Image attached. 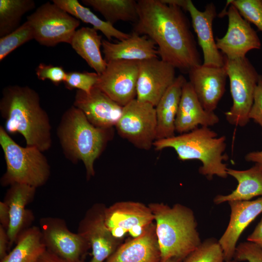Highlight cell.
<instances>
[{"label":"cell","mask_w":262,"mask_h":262,"mask_svg":"<svg viewBox=\"0 0 262 262\" xmlns=\"http://www.w3.org/2000/svg\"><path fill=\"white\" fill-rule=\"evenodd\" d=\"M137 10L133 32L154 42L161 60L186 72L201 65L190 23L181 8L161 0H139Z\"/></svg>","instance_id":"obj_1"},{"label":"cell","mask_w":262,"mask_h":262,"mask_svg":"<svg viewBox=\"0 0 262 262\" xmlns=\"http://www.w3.org/2000/svg\"><path fill=\"white\" fill-rule=\"evenodd\" d=\"M2 95L0 112L5 131L19 133L26 146L42 152L49 150L52 144L51 125L38 93L28 86L14 85L4 88Z\"/></svg>","instance_id":"obj_2"},{"label":"cell","mask_w":262,"mask_h":262,"mask_svg":"<svg viewBox=\"0 0 262 262\" xmlns=\"http://www.w3.org/2000/svg\"><path fill=\"white\" fill-rule=\"evenodd\" d=\"M156 221L155 230L161 262L185 259L202 243L193 211L180 204L148 205Z\"/></svg>","instance_id":"obj_3"},{"label":"cell","mask_w":262,"mask_h":262,"mask_svg":"<svg viewBox=\"0 0 262 262\" xmlns=\"http://www.w3.org/2000/svg\"><path fill=\"white\" fill-rule=\"evenodd\" d=\"M156 150L172 148L181 161L197 160L202 165L199 173L212 180L213 176L227 178V165L223 162L229 156L225 153L227 144L225 136L218 134L208 127L197 128L188 132L155 141Z\"/></svg>","instance_id":"obj_4"},{"label":"cell","mask_w":262,"mask_h":262,"mask_svg":"<svg viewBox=\"0 0 262 262\" xmlns=\"http://www.w3.org/2000/svg\"><path fill=\"white\" fill-rule=\"evenodd\" d=\"M110 131L94 126L74 105L61 117L57 134L64 153L72 163H83L87 179L95 175L94 163L110 138Z\"/></svg>","instance_id":"obj_5"},{"label":"cell","mask_w":262,"mask_h":262,"mask_svg":"<svg viewBox=\"0 0 262 262\" xmlns=\"http://www.w3.org/2000/svg\"><path fill=\"white\" fill-rule=\"evenodd\" d=\"M0 145L6 165L0 180L2 185L24 184L36 188L46 183L50 167L43 152L35 147L19 145L1 126Z\"/></svg>","instance_id":"obj_6"},{"label":"cell","mask_w":262,"mask_h":262,"mask_svg":"<svg viewBox=\"0 0 262 262\" xmlns=\"http://www.w3.org/2000/svg\"><path fill=\"white\" fill-rule=\"evenodd\" d=\"M224 66L229 80L232 105L225 113L231 125L245 127L254 100L260 75L246 57L229 59L225 56Z\"/></svg>","instance_id":"obj_7"},{"label":"cell","mask_w":262,"mask_h":262,"mask_svg":"<svg viewBox=\"0 0 262 262\" xmlns=\"http://www.w3.org/2000/svg\"><path fill=\"white\" fill-rule=\"evenodd\" d=\"M27 21L33 29L34 39L47 47L60 43L70 44L80 24L79 19L49 1L39 6L27 17Z\"/></svg>","instance_id":"obj_8"},{"label":"cell","mask_w":262,"mask_h":262,"mask_svg":"<svg viewBox=\"0 0 262 262\" xmlns=\"http://www.w3.org/2000/svg\"><path fill=\"white\" fill-rule=\"evenodd\" d=\"M115 127L118 134L134 146L149 149L156 139L155 107L134 99L123 107Z\"/></svg>","instance_id":"obj_9"},{"label":"cell","mask_w":262,"mask_h":262,"mask_svg":"<svg viewBox=\"0 0 262 262\" xmlns=\"http://www.w3.org/2000/svg\"><path fill=\"white\" fill-rule=\"evenodd\" d=\"M228 6L219 14V17L227 16L228 25L225 35L222 38H215L216 46L228 59L244 58L249 51L260 49L261 42L250 23L234 6L226 5Z\"/></svg>","instance_id":"obj_10"},{"label":"cell","mask_w":262,"mask_h":262,"mask_svg":"<svg viewBox=\"0 0 262 262\" xmlns=\"http://www.w3.org/2000/svg\"><path fill=\"white\" fill-rule=\"evenodd\" d=\"M107 63L95 86L123 107L136 98L139 62L114 60Z\"/></svg>","instance_id":"obj_11"},{"label":"cell","mask_w":262,"mask_h":262,"mask_svg":"<svg viewBox=\"0 0 262 262\" xmlns=\"http://www.w3.org/2000/svg\"><path fill=\"white\" fill-rule=\"evenodd\" d=\"M104 219L107 229L117 239L126 233L133 238L140 236L154 218L149 206L137 202L124 201L105 208Z\"/></svg>","instance_id":"obj_12"},{"label":"cell","mask_w":262,"mask_h":262,"mask_svg":"<svg viewBox=\"0 0 262 262\" xmlns=\"http://www.w3.org/2000/svg\"><path fill=\"white\" fill-rule=\"evenodd\" d=\"M39 223L47 249L67 262H81L82 256L90 246L83 237L70 231L65 220L58 217H43Z\"/></svg>","instance_id":"obj_13"},{"label":"cell","mask_w":262,"mask_h":262,"mask_svg":"<svg viewBox=\"0 0 262 262\" xmlns=\"http://www.w3.org/2000/svg\"><path fill=\"white\" fill-rule=\"evenodd\" d=\"M175 69L159 58L139 62L136 98L155 107L176 78Z\"/></svg>","instance_id":"obj_14"},{"label":"cell","mask_w":262,"mask_h":262,"mask_svg":"<svg viewBox=\"0 0 262 262\" xmlns=\"http://www.w3.org/2000/svg\"><path fill=\"white\" fill-rule=\"evenodd\" d=\"M102 205H94L80 221L78 233L89 244L92 257L90 262H103L114 252L116 240L105 223Z\"/></svg>","instance_id":"obj_15"},{"label":"cell","mask_w":262,"mask_h":262,"mask_svg":"<svg viewBox=\"0 0 262 262\" xmlns=\"http://www.w3.org/2000/svg\"><path fill=\"white\" fill-rule=\"evenodd\" d=\"M73 105L81 110L92 125L103 129L115 126L123 108L95 86L89 93L77 90Z\"/></svg>","instance_id":"obj_16"},{"label":"cell","mask_w":262,"mask_h":262,"mask_svg":"<svg viewBox=\"0 0 262 262\" xmlns=\"http://www.w3.org/2000/svg\"><path fill=\"white\" fill-rule=\"evenodd\" d=\"M188 73L189 82L202 107L213 112L225 92L228 75L224 66L201 64L193 67Z\"/></svg>","instance_id":"obj_17"},{"label":"cell","mask_w":262,"mask_h":262,"mask_svg":"<svg viewBox=\"0 0 262 262\" xmlns=\"http://www.w3.org/2000/svg\"><path fill=\"white\" fill-rule=\"evenodd\" d=\"M230 208L229 221L218 243L225 261L233 259L237 243L249 224L262 213V196L254 200L228 202Z\"/></svg>","instance_id":"obj_18"},{"label":"cell","mask_w":262,"mask_h":262,"mask_svg":"<svg viewBox=\"0 0 262 262\" xmlns=\"http://www.w3.org/2000/svg\"><path fill=\"white\" fill-rule=\"evenodd\" d=\"M186 11L190 14L192 26L203 55V65L222 67L225 64V56L218 49L214 38L213 23L217 16L213 2L207 4L203 11H199L191 0H188Z\"/></svg>","instance_id":"obj_19"},{"label":"cell","mask_w":262,"mask_h":262,"mask_svg":"<svg viewBox=\"0 0 262 262\" xmlns=\"http://www.w3.org/2000/svg\"><path fill=\"white\" fill-rule=\"evenodd\" d=\"M219 118L214 112H208L202 107L191 83L184 84L175 121L176 131L181 134L197 128L213 126Z\"/></svg>","instance_id":"obj_20"},{"label":"cell","mask_w":262,"mask_h":262,"mask_svg":"<svg viewBox=\"0 0 262 262\" xmlns=\"http://www.w3.org/2000/svg\"><path fill=\"white\" fill-rule=\"evenodd\" d=\"M102 48L104 59L107 63L114 60L140 62L159 58L155 42L147 36L135 32L129 38L117 43L102 39Z\"/></svg>","instance_id":"obj_21"},{"label":"cell","mask_w":262,"mask_h":262,"mask_svg":"<svg viewBox=\"0 0 262 262\" xmlns=\"http://www.w3.org/2000/svg\"><path fill=\"white\" fill-rule=\"evenodd\" d=\"M36 188L24 184L10 185L4 199L7 204L10 215L8 228L7 229L9 238V246L16 242L19 234L25 229L33 216L32 213L26 210V205L34 196Z\"/></svg>","instance_id":"obj_22"},{"label":"cell","mask_w":262,"mask_h":262,"mask_svg":"<svg viewBox=\"0 0 262 262\" xmlns=\"http://www.w3.org/2000/svg\"><path fill=\"white\" fill-rule=\"evenodd\" d=\"M155 226L151 224L139 236L121 245L106 262H161Z\"/></svg>","instance_id":"obj_23"},{"label":"cell","mask_w":262,"mask_h":262,"mask_svg":"<svg viewBox=\"0 0 262 262\" xmlns=\"http://www.w3.org/2000/svg\"><path fill=\"white\" fill-rule=\"evenodd\" d=\"M186 82L183 75H180L177 77L155 106L157 119L156 140L175 135L176 116L182 88Z\"/></svg>","instance_id":"obj_24"},{"label":"cell","mask_w":262,"mask_h":262,"mask_svg":"<svg viewBox=\"0 0 262 262\" xmlns=\"http://www.w3.org/2000/svg\"><path fill=\"white\" fill-rule=\"evenodd\" d=\"M228 175L234 178L238 185L228 195H218L213 198L216 205L233 201H247L262 196V169L256 164L243 170L228 168Z\"/></svg>","instance_id":"obj_25"},{"label":"cell","mask_w":262,"mask_h":262,"mask_svg":"<svg viewBox=\"0 0 262 262\" xmlns=\"http://www.w3.org/2000/svg\"><path fill=\"white\" fill-rule=\"evenodd\" d=\"M102 41L101 35L95 29L82 27L76 30L70 43L76 53L99 75L104 71L107 64L100 51Z\"/></svg>","instance_id":"obj_26"},{"label":"cell","mask_w":262,"mask_h":262,"mask_svg":"<svg viewBox=\"0 0 262 262\" xmlns=\"http://www.w3.org/2000/svg\"><path fill=\"white\" fill-rule=\"evenodd\" d=\"M16 242L15 247L0 262H33L47 250L38 227L24 229Z\"/></svg>","instance_id":"obj_27"},{"label":"cell","mask_w":262,"mask_h":262,"mask_svg":"<svg viewBox=\"0 0 262 262\" xmlns=\"http://www.w3.org/2000/svg\"><path fill=\"white\" fill-rule=\"evenodd\" d=\"M52 2L79 20L92 25L94 29L100 31L110 41L113 38L121 41L130 36V34L120 31L113 25L99 18L77 0H53Z\"/></svg>","instance_id":"obj_28"},{"label":"cell","mask_w":262,"mask_h":262,"mask_svg":"<svg viewBox=\"0 0 262 262\" xmlns=\"http://www.w3.org/2000/svg\"><path fill=\"white\" fill-rule=\"evenodd\" d=\"M86 6L99 12L105 21L113 25L119 21L133 22L138 19L137 1L134 0H82Z\"/></svg>","instance_id":"obj_29"},{"label":"cell","mask_w":262,"mask_h":262,"mask_svg":"<svg viewBox=\"0 0 262 262\" xmlns=\"http://www.w3.org/2000/svg\"><path fill=\"white\" fill-rule=\"evenodd\" d=\"M35 7L33 0H0V37L19 27L22 16Z\"/></svg>","instance_id":"obj_30"},{"label":"cell","mask_w":262,"mask_h":262,"mask_svg":"<svg viewBox=\"0 0 262 262\" xmlns=\"http://www.w3.org/2000/svg\"><path fill=\"white\" fill-rule=\"evenodd\" d=\"M34 39V31L27 21L10 33L0 37V61L16 49Z\"/></svg>","instance_id":"obj_31"},{"label":"cell","mask_w":262,"mask_h":262,"mask_svg":"<svg viewBox=\"0 0 262 262\" xmlns=\"http://www.w3.org/2000/svg\"><path fill=\"white\" fill-rule=\"evenodd\" d=\"M182 262H225V260L218 241L210 238L202 242Z\"/></svg>","instance_id":"obj_32"},{"label":"cell","mask_w":262,"mask_h":262,"mask_svg":"<svg viewBox=\"0 0 262 262\" xmlns=\"http://www.w3.org/2000/svg\"><path fill=\"white\" fill-rule=\"evenodd\" d=\"M229 5L234 6L245 20L262 32V0H228Z\"/></svg>","instance_id":"obj_33"},{"label":"cell","mask_w":262,"mask_h":262,"mask_svg":"<svg viewBox=\"0 0 262 262\" xmlns=\"http://www.w3.org/2000/svg\"><path fill=\"white\" fill-rule=\"evenodd\" d=\"M99 76L95 72L69 71L66 72L64 83L65 87L69 90L77 89L89 93L98 82Z\"/></svg>","instance_id":"obj_34"},{"label":"cell","mask_w":262,"mask_h":262,"mask_svg":"<svg viewBox=\"0 0 262 262\" xmlns=\"http://www.w3.org/2000/svg\"><path fill=\"white\" fill-rule=\"evenodd\" d=\"M233 259L238 261L262 262V248L248 241L237 246Z\"/></svg>","instance_id":"obj_35"},{"label":"cell","mask_w":262,"mask_h":262,"mask_svg":"<svg viewBox=\"0 0 262 262\" xmlns=\"http://www.w3.org/2000/svg\"><path fill=\"white\" fill-rule=\"evenodd\" d=\"M35 73L39 80H49L56 85L64 82L66 76V72L63 67L40 63L35 69Z\"/></svg>","instance_id":"obj_36"},{"label":"cell","mask_w":262,"mask_h":262,"mask_svg":"<svg viewBox=\"0 0 262 262\" xmlns=\"http://www.w3.org/2000/svg\"><path fill=\"white\" fill-rule=\"evenodd\" d=\"M248 117L249 119H253L262 128V75H260L259 76Z\"/></svg>","instance_id":"obj_37"},{"label":"cell","mask_w":262,"mask_h":262,"mask_svg":"<svg viewBox=\"0 0 262 262\" xmlns=\"http://www.w3.org/2000/svg\"><path fill=\"white\" fill-rule=\"evenodd\" d=\"M246 239L247 241L254 243L262 248V216L260 222Z\"/></svg>","instance_id":"obj_38"},{"label":"cell","mask_w":262,"mask_h":262,"mask_svg":"<svg viewBox=\"0 0 262 262\" xmlns=\"http://www.w3.org/2000/svg\"><path fill=\"white\" fill-rule=\"evenodd\" d=\"M9 241L7 230L0 225V259H3L7 254V249Z\"/></svg>","instance_id":"obj_39"},{"label":"cell","mask_w":262,"mask_h":262,"mask_svg":"<svg viewBox=\"0 0 262 262\" xmlns=\"http://www.w3.org/2000/svg\"><path fill=\"white\" fill-rule=\"evenodd\" d=\"M9 210L7 204L4 201L0 202V225L7 229L9 224Z\"/></svg>","instance_id":"obj_40"},{"label":"cell","mask_w":262,"mask_h":262,"mask_svg":"<svg viewBox=\"0 0 262 262\" xmlns=\"http://www.w3.org/2000/svg\"><path fill=\"white\" fill-rule=\"evenodd\" d=\"M33 262H67L47 249Z\"/></svg>","instance_id":"obj_41"},{"label":"cell","mask_w":262,"mask_h":262,"mask_svg":"<svg viewBox=\"0 0 262 262\" xmlns=\"http://www.w3.org/2000/svg\"><path fill=\"white\" fill-rule=\"evenodd\" d=\"M245 159L248 162L254 163L262 169V150L250 152L246 154Z\"/></svg>","instance_id":"obj_42"},{"label":"cell","mask_w":262,"mask_h":262,"mask_svg":"<svg viewBox=\"0 0 262 262\" xmlns=\"http://www.w3.org/2000/svg\"><path fill=\"white\" fill-rule=\"evenodd\" d=\"M165 4L173 5L181 8L183 10L186 11L188 0H161Z\"/></svg>","instance_id":"obj_43"},{"label":"cell","mask_w":262,"mask_h":262,"mask_svg":"<svg viewBox=\"0 0 262 262\" xmlns=\"http://www.w3.org/2000/svg\"><path fill=\"white\" fill-rule=\"evenodd\" d=\"M180 261L178 260L175 259H171L168 260L167 261H164V262H179Z\"/></svg>","instance_id":"obj_44"},{"label":"cell","mask_w":262,"mask_h":262,"mask_svg":"<svg viewBox=\"0 0 262 262\" xmlns=\"http://www.w3.org/2000/svg\"><path fill=\"white\" fill-rule=\"evenodd\" d=\"M225 262H238L235 260L234 259H232L229 261H225Z\"/></svg>","instance_id":"obj_45"}]
</instances>
